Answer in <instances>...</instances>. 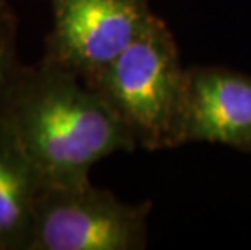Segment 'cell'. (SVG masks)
Wrapping results in <instances>:
<instances>
[{
    "mask_svg": "<svg viewBox=\"0 0 251 250\" xmlns=\"http://www.w3.org/2000/svg\"><path fill=\"white\" fill-rule=\"evenodd\" d=\"M52 29L42 60L84 80L119 57L148 28L149 0H47Z\"/></svg>",
    "mask_w": 251,
    "mask_h": 250,
    "instance_id": "4",
    "label": "cell"
},
{
    "mask_svg": "<svg viewBox=\"0 0 251 250\" xmlns=\"http://www.w3.org/2000/svg\"><path fill=\"white\" fill-rule=\"evenodd\" d=\"M185 73L175 36L154 17L140 38L84 83L120 115L138 146L159 151L177 148Z\"/></svg>",
    "mask_w": 251,
    "mask_h": 250,
    "instance_id": "2",
    "label": "cell"
},
{
    "mask_svg": "<svg viewBox=\"0 0 251 250\" xmlns=\"http://www.w3.org/2000/svg\"><path fill=\"white\" fill-rule=\"evenodd\" d=\"M198 141L251 153V75L219 65L186 68L175 146Z\"/></svg>",
    "mask_w": 251,
    "mask_h": 250,
    "instance_id": "5",
    "label": "cell"
},
{
    "mask_svg": "<svg viewBox=\"0 0 251 250\" xmlns=\"http://www.w3.org/2000/svg\"><path fill=\"white\" fill-rule=\"evenodd\" d=\"M0 119L17 137L42 185H81L114 153L138 145L120 115L73 73L41 60L10 88Z\"/></svg>",
    "mask_w": 251,
    "mask_h": 250,
    "instance_id": "1",
    "label": "cell"
},
{
    "mask_svg": "<svg viewBox=\"0 0 251 250\" xmlns=\"http://www.w3.org/2000/svg\"><path fill=\"white\" fill-rule=\"evenodd\" d=\"M41 177L0 119V250H31Z\"/></svg>",
    "mask_w": 251,
    "mask_h": 250,
    "instance_id": "6",
    "label": "cell"
},
{
    "mask_svg": "<svg viewBox=\"0 0 251 250\" xmlns=\"http://www.w3.org/2000/svg\"><path fill=\"white\" fill-rule=\"evenodd\" d=\"M23 65L18 58V18L7 0H0V112Z\"/></svg>",
    "mask_w": 251,
    "mask_h": 250,
    "instance_id": "7",
    "label": "cell"
},
{
    "mask_svg": "<svg viewBox=\"0 0 251 250\" xmlns=\"http://www.w3.org/2000/svg\"><path fill=\"white\" fill-rule=\"evenodd\" d=\"M152 203H126L110 190L41 185L31 250H143Z\"/></svg>",
    "mask_w": 251,
    "mask_h": 250,
    "instance_id": "3",
    "label": "cell"
}]
</instances>
